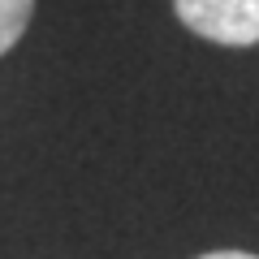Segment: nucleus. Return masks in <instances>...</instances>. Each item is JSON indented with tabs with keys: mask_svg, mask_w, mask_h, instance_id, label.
I'll return each instance as SVG.
<instances>
[{
	"mask_svg": "<svg viewBox=\"0 0 259 259\" xmlns=\"http://www.w3.org/2000/svg\"><path fill=\"white\" fill-rule=\"evenodd\" d=\"M173 13L190 35L207 39V44H259V0H173Z\"/></svg>",
	"mask_w": 259,
	"mask_h": 259,
	"instance_id": "obj_1",
	"label": "nucleus"
},
{
	"mask_svg": "<svg viewBox=\"0 0 259 259\" xmlns=\"http://www.w3.org/2000/svg\"><path fill=\"white\" fill-rule=\"evenodd\" d=\"M199 259H259V255H246V250H212V255H199Z\"/></svg>",
	"mask_w": 259,
	"mask_h": 259,
	"instance_id": "obj_3",
	"label": "nucleus"
},
{
	"mask_svg": "<svg viewBox=\"0 0 259 259\" xmlns=\"http://www.w3.org/2000/svg\"><path fill=\"white\" fill-rule=\"evenodd\" d=\"M30 13H35V0H0V56L26 35Z\"/></svg>",
	"mask_w": 259,
	"mask_h": 259,
	"instance_id": "obj_2",
	"label": "nucleus"
}]
</instances>
